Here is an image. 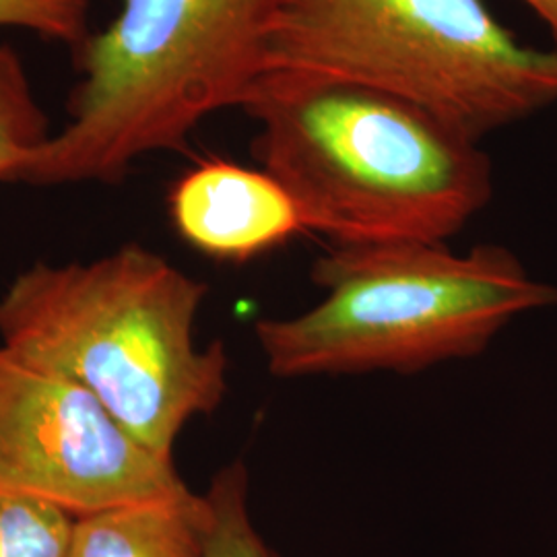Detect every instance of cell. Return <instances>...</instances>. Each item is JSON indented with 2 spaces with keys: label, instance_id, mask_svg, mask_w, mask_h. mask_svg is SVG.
<instances>
[{
  "label": "cell",
  "instance_id": "obj_5",
  "mask_svg": "<svg viewBox=\"0 0 557 557\" xmlns=\"http://www.w3.org/2000/svg\"><path fill=\"white\" fill-rule=\"evenodd\" d=\"M267 69L376 87L475 140L557 101V52L520 44L483 0H283Z\"/></svg>",
  "mask_w": 557,
  "mask_h": 557
},
{
  "label": "cell",
  "instance_id": "obj_11",
  "mask_svg": "<svg viewBox=\"0 0 557 557\" xmlns=\"http://www.w3.org/2000/svg\"><path fill=\"white\" fill-rule=\"evenodd\" d=\"M75 517L46 499L0 492V557H66Z\"/></svg>",
  "mask_w": 557,
  "mask_h": 557
},
{
  "label": "cell",
  "instance_id": "obj_10",
  "mask_svg": "<svg viewBox=\"0 0 557 557\" xmlns=\"http://www.w3.org/2000/svg\"><path fill=\"white\" fill-rule=\"evenodd\" d=\"M205 557H278L260 537L248 508V471L242 462L223 467L207 494Z\"/></svg>",
  "mask_w": 557,
  "mask_h": 557
},
{
  "label": "cell",
  "instance_id": "obj_13",
  "mask_svg": "<svg viewBox=\"0 0 557 557\" xmlns=\"http://www.w3.org/2000/svg\"><path fill=\"white\" fill-rule=\"evenodd\" d=\"M522 2L535 11V15L552 29L557 40V0H522Z\"/></svg>",
  "mask_w": 557,
  "mask_h": 557
},
{
  "label": "cell",
  "instance_id": "obj_9",
  "mask_svg": "<svg viewBox=\"0 0 557 557\" xmlns=\"http://www.w3.org/2000/svg\"><path fill=\"white\" fill-rule=\"evenodd\" d=\"M20 54L0 44V182L52 137Z\"/></svg>",
  "mask_w": 557,
  "mask_h": 557
},
{
  "label": "cell",
  "instance_id": "obj_6",
  "mask_svg": "<svg viewBox=\"0 0 557 557\" xmlns=\"http://www.w3.org/2000/svg\"><path fill=\"white\" fill-rule=\"evenodd\" d=\"M0 492L81 518L193 492L77 382L0 347Z\"/></svg>",
  "mask_w": 557,
  "mask_h": 557
},
{
  "label": "cell",
  "instance_id": "obj_7",
  "mask_svg": "<svg viewBox=\"0 0 557 557\" xmlns=\"http://www.w3.org/2000/svg\"><path fill=\"white\" fill-rule=\"evenodd\" d=\"M174 230L209 259L248 262L306 232L298 205L269 172L199 161L168 193Z\"/></svg>",
  "mask_w": 557,
  "mask_h": 557
},
{
  "label": "cell",
  "instance_id": "obj_8",
  "mask_svg": "<svg viewBox=\"0 0 557 557\" xmlns=\"http://www.w3.org/2000/svg\"><path fill=\"white\" fill-rule=\"evenodd\" d=\"M207 504L190 494L75 518L66 557H205Z\"/></svg>",
  "mask_w": 557,
  "mask_h": 557
},
{
  "label": "cell",
  "instance_id": "obj_4",
  "mask_svg": "<svg viewBox=\"0 0 557 557\" xmlns=\"http://www.w3.org/2000/svg\"><path fill=\"white\" fill-rule=\"evenodd\" d=\"M312 278L326 289L317 308L257 324L278 379L418 372L469 358L518 314L557 301L554 287L490 244L467 255L421 239L333 246Z\"/></svg>",
  "mask_w": 557,
  "mask_h": 557
},
{
  "label": "cell",
  "instance_id": "obj_1",
  "mask_svg": "<svg viewBox=\"0 0 557 557\" xmlns=\"http://www.w3.org/2000/svg\"><path fill=\"white\" fill-rule=\"evenodd\" d=\"M252 153L333 246L446 242L492 199V163L453 122L370 85L267 69L239 106Z\"/></svg>",
  "mask_w": 557,
  "mask_h": 557
},
{
  "label": "cell",
  "instance_id": "obj_3",
  "mask_svg": "<svg viewBox=\"0 0 557 557\" xmlns=\"http://www.w3.org/2000/svg\"><path fill=\"white\" fill-rule=\"evenodd\" d=\"M281 2L120 0L116 20L73 50L69 124L7 182L116 184L143 156L184 149L264 73Z\"/></svg>",
  "mask_w": 557,
  "mask_h": 557
},
{
  "label": "cell",
  "instance_id": "obj_2",
  "mask_svg": "<svg viewBox=\"0 0 557 557\" xmlns=\"http://www.w3.org/2000/svg\"><path fill=\"white\" fill-rule=\"evenodd\" d=\"M207 285L126 244L108 257L34 264L0 299L2 347L89 391L156 453L172 457L182 428L220 407L227 358L199 349Z\"/></svg>",
  "mask_w": 557,
  "mask_h": 557
},
{
  "label": "cell",
  "instance_id": "obj_12",
  "mask_svg": "<svg viewBox=\"0 0 557 557\" xmlns=\"http://www.w3.org/2000/svg\"><path fill=\"white\" fill-rule=\"evenodd\" d=\"M87 0H0V27H17L75 50L89 32Z\"/></svg>",
  "mask_w": 557,
  "mask_h": 557
}]
</instances>
